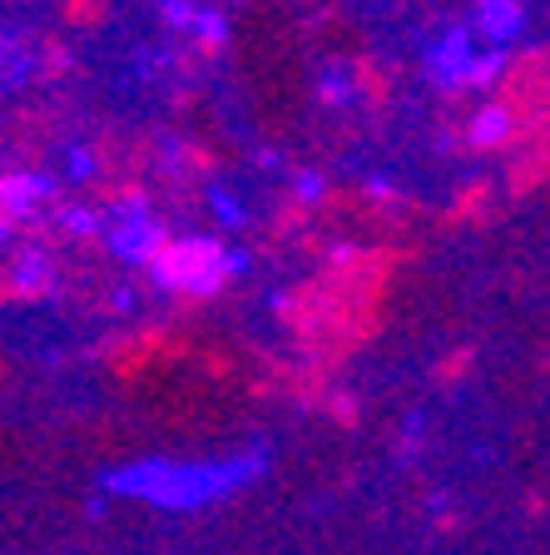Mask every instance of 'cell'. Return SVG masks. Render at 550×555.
Returning a JSON list of instances; mask_svg holds the SVG:
<instances>
[{
	"label": "cell",
	"mask_w": 550,
	"mask_h": 555,
	"mask_svg": "<svg viewBox=\"0 0 550 555\" xmlns=\"http://www.w3.org/2000/svg\"><path fill=\"white\" fill-rule=\"evenodd\" d=\"M100 173V159H94L90 144H65V179L69 184H90Z\"/></svg>",
	"instance_id": "12"
},
{
	"label": "cell",
	"mask_w": 550,
	"mask_h": 555,
	"mask_svg": "<svg viewBox=\"0 0 550 555\" xmlns=\"http://www.w3.org/2000/svg\"><path fill=\"white\" fill-rule=\"evenodd\" d=\"M55 288V258L46 248H21L11 263V293L21 298H46Z\"/></svg>",
	"instance_id": "7"
},
{
	"label": "cell",
	"mask_w": 550,
	"mask_h": 555,
	"mask_svg": "<svg viewBox=\"0 0 550 555\" xmlns=\"http://www.w3.org/2000/svg\"><path fill=\"white\" fill-rule=\"evenodd\" d=\"M199 11H204V5H194V0H159V15L169 30H194Z\"/></svg>",
	"instance_id": "15"
},
{
	"label": "cell",
	"mask_w": 550,
	"mask_h": 555,
	"mask_svg": "<svg viewBox=\"0 0 550 555\" xmlns=\"http://www.w3.org/2000/svg\"><path fill=\"white\" fill-rule=\"evenodd\" d=\"M60 179L46 169H25V173H5L0 179V204H5V238L15 233V223L30 219L35 208L46 204V198H55Z\"/></svg>",
	"instance_id": "5"
},
{
	"label": "cell",
	"mask_w": 550,
	"mask_h": 555,
	"mask_svg": "<svg viewBox=\"0 0 550 555\" xmlns=\"http://www.w3.org/2000/svg\"><path fill=\"white\" fill-rule=\"evenodd\" d=\"M55 223L69 233V238H90V233H104V214H100V208H85V204H65L55 214Z\"/></svg>",
	"instance_id": "10"
},
{
	"label": "cell",
	"mask_w": 550,
	"mask_h": 555,
	"mask_svg": "<svg viewBox=\"0 0 550 555\" xmlns=\"http://www.w3.org/2000/svg\"><path fill=\"white\" fill-rule=\"evenodd\" d=\"M264 466L268 451H248V456H233V462H164V456H150V462H129L119 472H104V491L150 501V506L164 511H194L204 501L248 486Z\"/></svg>",
	"instance_id": "1"
},
{
	"label": "cell",
	"mask_w": 550,
	"mask_h": 555,
	"mask_svg": "<svg viewBox=\"0 0 550 555\" xmlns=\"http://www.w3.org/2000/svg\"><path fill=\"white\" fill-rule=\"evenodd\" d=\"M521 30H526V5L521 0H476V35L486 46L506 50Z\"/></svg>",
	"instance_id": "6"
},
{
	"label": "cell",
	"mask_w": 550,
	"mask_h": 555,
	"mask_svg": "<svg viewBox=\"0 0 550 555\" xmlns=\"http://www.w3.org/2000/svg\"><path fill=\"white\" fill-rule=\"evenodd\" d=\"M248 268H253V254H248V248H229V278L248 273Z\"/></svg>",
	"instance_id": "19"
},
{
	"label": "cell",
	"mask_w": 550,
	"mask_h": 555,
	"mask_svg": "<svg viewBox=\"0 0 550 555\" xmlns=\"http://www.w3.org/2000/svg\"><path fill=\"white\" fill-rule=\"evenodd\" d=\"M104 243H110V254L119 263L150 268L174 238L164 229V219L150 208V198L139 194V189H129V194H119L115 204L104 208Z\"/></svg>",
	"instance_id": "3"
},
{
	"label": "cell",
	"mask_w": 550,
	"mask_h": 555,
	"mask_svg": "<svg viewBox=\"0 0 550 555\" xmlns=\"http://www.w3.org/2000/svg\"><path fill=\"white\" fill-rule=\"evenodd\" d=\"M159 150H164V164H169V169H174V164H179V154H183V139L164 134V139H159Z\"/></svg>",
	"instance_id": "22"
},
{
	"label": "cell",
	"mask_w": 550,
	"mask_h": 555,
	"mask_svg": "<svg viewBox=\"0 0 550 555\" xmlns=\"http://www.w3.org/2000/svg\"><path fill=\"white\" fill-rule=\"evenodd\" d=\"M194 35L204 40V46H223V40H229V15L214 11V5H204L199 21H194Z\"/></svg>",
	"instance_id": "13"
},
{
	"label": "cell",
	"mask_w": 550,
	"mask_h": 555,
	"mask_svg": "<svg viewBox=\"0 0 550 555\" xmlns=\"http://www.w3.org/2000/svg\"><path fill=\"white\" fill-rule=\"evenodd\" d=\"M293 198H298V204H322V198H328V179H322L318 169H298L293 173Z\"/></svg>",
	"instance_id": "16"
},
{
	"label": "cell",
	"mask_w": 550,
	"mask_h": 555,
	"mask_svg": "<svg viewBox=\"0 0 550 555\" xmlns=\"http://www.w3.org/2000/svg\"><path fill=\"white\" fill-rule=\"evenodd\" d=\"M208 208H214V219L223 223V229H233V233L248 223V208H243L239 194H229L223 184H208Z\"/></svg>",
	"instance_id": "11"
},
{
	"label": "cell",
	"mask_w": 550,
	"mask_h": 555,
	"mask_svg": "<svg viewBox=\"0 0 550 555\" xmlns=\"http://www.w3.org/2000/svg\"><path fill=\"white\" fill-rule=\"evenodd\" d=\"M264 302H268V308H273V312H283V308H287V293H283V288H273Z\"/></svg>",
	"instance_id": "23"
},
{
	"label": "cell",
	"mask_w": 550,
	"mask_h": 555,
	"mask_svg": "<svg viewBox=\"0 0 550 555\" xmlns=\"http://www.w3.org/2000/svg\"><path fill=\"white\" fill-rule=\"evenodd\" d=\"M150 278L164 293H189V298H214L229 283V243L214 233H189L174 238L159 258L150 263Z\"/></svg>",
	"instance_id": "2"
},
{
	"label": "cell",
	"mask_w": 550,
	"mask_h": 555,
	"mask_svg": "<svg viewBox=\"0 0 550 555\" xmlns=\"http://www.w3.org/2000/svg\"><path fill=\"white\" fill-rule=\"evenodd\" d=\"M476 25H451V30H442L432 40V46L422 50V65H426V80L436 85V90H461V85H471V65H476Z\"/></svg>",
	"instance_id": "4"
},
{
	"label": "cell",
	"mask_w": 550,
	"mask_h": 555,
	"mask_svg": "<svg viewBox=\"0 0 550 555\" xmlns=\"http://www.w3.org/2000/svg\"><path fill=\"white\" fill-rule=\"evenodd\" d=\"M30 69H35V55H25L21 46H5V90H21Z\"/></svg>",
	"instance_id": "17"
},
{
	"label": "cell",
	"mask_w": 550,
	"mask_h": 555,
	"mask_svg": "<svg viewBox=\"0 0 550 555\" xmlns=\"http://www.w3.org/2000/svg\"><path fill=\"white\" fill-rule=\"evenodd\" d=\"M318 100H322V104H333V109L353 104V100H357L353 65H343V60H328V65L318 69Z\"/></svg>",
	"instance_id": "9"
},
{
	"label": "cell",
	"mask_w": 550,
	"mask_h": 555,
	"mask_svg": "<svg viewBox=\"0 0 550 555\" xmlns=\"http://www.w3.org/2000/svg\"><path fill=\"white\" fill-rule=\"evenodd\" d=\"M357 258V248L353 243H333V248H328V263H337V268H347Z\"/></svg>",
	"instance_id": "21"
},
{
	"label": "cell",
	"mask_w": 550,
	"mask_h": 555,
	"mask_svg": "<svg viewBox=\"0 0 550 555\" xmlns=\"http://www.w3.org/2000/svg\"><path fill=\"white\" fill-rule=\"evenodd\" d=\"M110 312H135V288H115V293H110Z\"/></svg>",
	"instance_id": "20"
},
{
	"label": "cell",
	"mask_w": 550,
	"mask_h": 555,
	"mask_svg": "<svg viewBox=\"0 0 550 555\" xmlns=\"http://www.w3.org/2000/svg\"><path fill=\"white\" fill-rule=\"evenodd\" d=\"M511 134H516V115H511L506 104H482V109L471 115V129H466V139L476 150H496V144H506Z\"/></svg>",
	"instance_id": "8"
},
{
	"label": "cell",
	"mask_w": 550,
	"mask_h": 555,
	"mask_svg": "<svg viewBox=\"0 0 550 555\" xmlns=\"http://www.w3.org/2000/svg\"><path fill=\"white\" fill-rule=\"evenodd\" d=\"M362 184H367V194H372V198H392V179H387V173H367Z\"/></svg>",
	"instance_id": "18"
},
{
	"label": "cell",
	"mask_w": 550,
	"mask_h": 555,
	"mask_svg": "<svg viewBox=\"0 0 550 555\" xmlns=\"http://www.w3.org/2000/svg\"><path fill=\"white\" fill-rule=\"evenodd\" d=\"M506 75V50L486 46L482 55H476V65H471V85H496Z\"/></svg>",
	"instance_id": "14"
},
{
	"label": "cell",
	"mask_w": 550,
	"mask_h": 555,
	"mask_svg": "<svg viewBox=\"0 0 550 555\" xmlns=\"http://www.w3.org/2000/svg\"><path fill=\"white\" fill-rule=\"evenodd\" d=\"M258 164H264V169H278V164H283V154H278V150H264V154H258Z\"/></svg>",
	"instance_id": "24"
}]
</instances>
